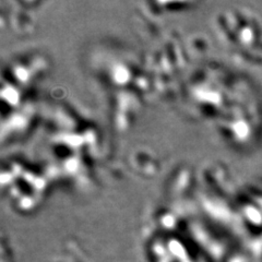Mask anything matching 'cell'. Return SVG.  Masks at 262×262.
<instances>
[{"instance_id":"3957f363","label":"cell","mask_w":262,"mask_h":262,"mask_svg":"<svg viewBox=\"0 0 262 262\" xmlns=\"http://www.w3.org/2000/svg\"><path fill=\"white\" fill-rule=\"evenodd\" d=\"M3 162V194L18 208H29L45 199L51 177L35 158L10 155Z\"/></svg>"},{"instance_id":"7a4b0ae2","label":"cell","mask_w":262,"mask_h":262,"mask_svg":"<svg viewBox=\"0 0 262 262\" xmlns=\"http://www.w3.org/2000/svg\"><path fill=\"white\" fill-rule=\"evenodd\" d=\"M48 71L49 60L37 51L15 55L3 66V146L21 141L39 121L38 89Z\"/></svg>"},{"instance_id":"6da1fadb","label":"cell","mask_w":262,"mask_h":262,"mask_svg":"<svg viewBox=\"0 0 262 262\" xmlns=\"http://www.w3.org/2000/svg\"><path fill=\"white\" fill-rule=\"evenodd\" d=\"M55 116L63 130L57 128L47 119L44 130V140H39L38 149L34 151L36 160L40 163L51 179H58L70 185L89 184L95 173L104 144L100 131L96 127L68 111Z\"/></svg>"}]
</instances>
